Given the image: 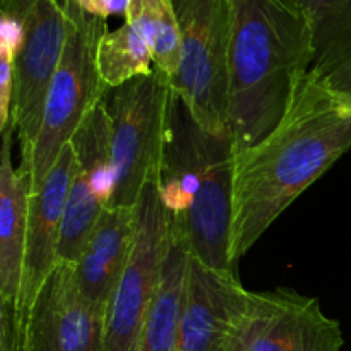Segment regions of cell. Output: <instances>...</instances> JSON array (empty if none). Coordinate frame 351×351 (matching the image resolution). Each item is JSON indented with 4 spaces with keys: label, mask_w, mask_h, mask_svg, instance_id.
I'll list each match as a JSON object with an SVG mask.
<instances>
[{
    "label": "cell",
    "mask_w": 351,
    "mask_h": 351,
    "mask_svg": "<svg viewBox=\"0 0 351 351\" xmlns=\"http://www.w3.org/2000/svg\"><path fill=\"white\" fill-rule=\"evenodd\" d=\"M351 147V98L308 71L280 123L233 158L230 257L235 264Z\"/></svg>",
    "instance_id": "6da1fadb"
},
{
    "label": "cell",
    "mask_w": 351,
    "mask_h": 351,
    "mask_svg": "<svg viewBox=\"0 0 351 351\" xmlns=\"http://www.w3.org/2000/svg\"><path fill=\"white\" fill-rule=\"evenodd\" d=\"M228 2V130L240 151L280 123L317 47L311 16L297 0Z\"/></svg>",
    "instance_id": "7a4b0ae2"
},
{
    "label": "cell",
    "mask_w": 351,
    "mask_h": 351,
    "mask_svg": "<svg viewBox=\"0 0 351 351\" xmlns=\"http://www.w3.org/2000/svg\"><path fill=\"white\" fill-rule=\"evenodd\" d=\"M233 158L230 134L211 132L195 120L171 89L156 185L170 230L189 254L216 271L237 273L230 257L233 213Z\"/></svg>",
    "instance_id": "3957f363"
},
{
    "label": "cell",
    "mask_w": 351,
    "mask_h": 351,
    "mask_svg": "<svg viewBox=\"0 0 351 351\" xmlns=\"http://www.w3.org/2000/svg\"><path fill=\"white\" fill-rule=\"evenodd\" d=\"M64 9L67 17L64 53L48 89L29 163L26 168L17 167L29 180L31 192L43 184L62 149L110 89L98 69L99 41L108 31L106 19L86 12L77 0H64Z\"/></svg>",
    "instance_id": "277c9868"
},
{
    "label": "cell",
    "mask_w": 351,
    "mask_h": 351,
    "mask_svg": "<svg viewBox=\"0 0 351 351\" xmlns=\"http://www.w3.org/2000/svg\"><path fill=\"white\" fill-rule=\"evenodd\" d=\"M170 93V79L156 67L106 93L115 178L108 208H136L143 189L156 180Z\"/></svg>",
    "instance_id": "5b68a950"
},
{
    "label": "cell",
    "mask_w": 351,
    "mask_h": 351,
    "mask_svg": "<svg viewBox=\"0 0 351 351\" xmlns=\"http://www.w3.org/2000/svg\"><path fill=\"white\" fill-rule=\"evenodd\" d=\"M180 29V69L170 81L202 127L228 130V0H171Z\"/></svg>",
    "instance_id": "8992f818"
},
{
    "label": "cell",
    "mask_w": 351,
    "mask_h": 351,
    "mask_svg": "<svg viewBox=\"0 0 351 351\" xmlns=\"http://www.w3.org/2000/svg\"><path fill=\"white\" fill-rule=\"evenodd\" d=\"M170 242V218L153 180L136 204L134 245L106 312V351L137 350L144 321L160 290Z\"/></svg>",
    "instance_id": "52a82bcc"
},
{
    "label": "cell",
    "mask_w": 351,
    "mask_h": 351,
    "mask_svg": "<svg viewBox=\"0 0 351 351\" xmlns=\"http://www.w3.org/2000/svg\"><path fill=\"white\" fill-rule=\"evenodd\" d=\"M67 17L64 0H36L24 41L14 58L10 127L21 147L19 168H26L38 139L45 103L64 53Z\"/></svg>",
    "instance_id": "ba28073f"
},
{
    "label": "cell",
    "mask_w": 351,
    "mask_h": 351,
    "mask_svg": "<svg viewBox=\"0 0 351 351\" xmlns=\"http://www.w3.org/2000/svg\"><path fill=\"white\" fill-rule=\"evenodd\" d=\"M106 96V95H105ZM75 154V170L58 239V263L79 259L99 216L113 195L112 132L105 98L89 112L71 141Z\"/></svg>",
    "instance_id": "9c48e42d"
},
{
    "label": "cell",
    "mask_w": 351,
    "mask_h": 351,
    "mask_svg": "<svg viewBox=\"0 0 351 351\" xmlns=\"http://www.w3.org/2000/svg\"><path fill=\"white\" fill-rule=\"evenodd\" d=\"M343 345L341 326L317 298L276 288L250 291L235 351H339Z\"/></svg>",
    "instance_id": "30bf717a"
},
{
    "label": "cell",
    "mask_w": 351,
    "mask_h": 351,
    "mask_svg": "<svg viewBox=\"0 0 351 351\" xmlns=\"http://www.w3.org/2000/svg\"><path fill=\"white\" fill-rule=\"evenodd\" d=\"M26 351H106V312L81 293L74 264L58 263L24 321Z\"/></svg>",
    "instance_id": "8fae6325"
},
{
    "label": "cell",
    "mask_w": 351,
    "mask_h": 351,
    "mask_svg": "<svg viewBox=\"0 0 351 351\" xmlns=\"http://www.w3.org/2000/svg\"><path fill=\"white\" fill-rule=\"evenodd\" d=\"M249 295L237 273L211 269L189 256L177 351H235Z\"/></svg>",
    "instance_id": "7c38bea8"
},
{
    "label": "cell",
    "mask_w": 351,
    "mask_h": 351,
    "mask_svg": "<svg viewBox=\"0 0 351 351\" xmlns=\"http://www.w3.org/2000/svg\"><path fill=\"white\" fill-rule=\"evenodd\" d=\"M75 170V154L71 143L62 149L43 184L29 194L26 247H24L23 285H21L17 315L24 336V321L31 304L58 264L57 249L60 239L65 202Z\"/></svg>",
    "instance_id": "4fadbf2b"
},
{
    "label": "cell",
    "mask_w": 351,
    "mask_h": 351,
    "mask_svg": "<svg viewBox=\"0 0 351 351\" xmlns=\"http://www.w3.org/2000/svg\"><path fill=\"white\" fill-rule=\"evenodd\" d=\"M134 237L136 208H106L74 263L79 290L99 311L108 312L129 261Z\"/></svg>",
    "instance_id": "5bb4252c"
},
{
    "label": "cell",
    "mask_w": 351,
    "mask_h": 351,
    "mask_svg": "<svg viewBox=\"0 0 351 351\" xmlns=\"http://www.w3.org/2000/svg\"><path fill=\"white\" fill-rule=\"evenodd\" d=\"M14 129L2 132L0 149V302L17 307L23 285L29 180L14 167Z\"/></svg>",
    "instance_id": "9a60e30c"
},
{
    "label": "cell",
    "mask_w": 351,
    "mask_h": 351,
    "mask_svg": "<svg viewBox=\"0 0 351 351\" xmlns=\"http://www.w3.org/2000/svg\"><path fill=\"white\" fill-rule=\"evenodd\" d=\"M189 256L191 254L185 243L171 233L170 250L165 263L160 290L147 312L136 351L178 350Z\"/></svg>",
    "instance_id": "2e32d148"
},
{
    "label": "cell",
    "mask_w": 351,
    "mask_h": 351,
    "mask_svg": "<svg viewBox=\"0 0 351 351\" xmlns=\"http://www.w3.org/2000/svg\"><path fill=\"white\" fill-rule=\"evenodd\" d=\"M125 23L143 34L156 69L171 81L180 69V29L171 0H130Z\"/></svg>",
    "instance_id": "e0dca14e"
},
{
    "label": "cell",
    "mask_w": 351,
    "mask_h": 351,
    "mask_svg": "<svg viewBox=\"0 0 351 351\" xmlns=\"http://www.w3.org/2000/svg\"><path fill=\"white\" fill-rule=\"evenodd\" d=\"M153 53L143 34L129 23L115 31H106L98 47V69L110 89L123 86L132 79L147 75Z\"/></svg>",
    "instance_id": "ac0fdd59"
},
{
    "label": "cell",
    "mask_w": 351,
    "mask_h": 351,
    "mask_svg": "<svg viewBox=\"0 0 351 351\" xmlns=\"http://www.w3.org/2000/svg\"><path fill=\"white\" fill-rule=\"evenodd\" d=\"M311 71L332 91L351 98V26L317 47Z\"/></svg>",
    "instance_id": "d6986e66"
},
{
    "label": "cell",
    "mask_w": 351,
    "mask_h": 351,
    "mask_svg": "<svg viewBox=\"0 0 351 351\" xmlns=\"http://www.w3.org/2000/svg\"><path fill=\"white\" fill-rule=\"evenodd\" d=\"M311 16L315 31V47L343 33L351 26V0H297Z\"/></svg>",
    "instance_id": "ffe728a7"
},
{
    "label": "cell",
    "mask_w": 351,
    "mask_h": 351,
    "mask_svg": "<svg viewBox=\"0 0 351 351\" xmlns=\"http://www.w3.org/2000/svg\"><path fill=\"white\" fill-rule=\"evenodd\" d=\"M36 0H2L0 9V48H5L16 58L24 41L26 24Z\"/></svg>",
    "instance_id": "44dd1931"
},
{
    "label": "cell",
    "mask_w": 351,
    "mask_h": 351,
    "mask_svg": "<svg viewBox=\"0 0 351 351\" xmlns=\"http://www.w3.org/2000/svg\"><path fill=\"white\" fill-rule=\"evenodd\" d=\"M77 3L86 12L106 19L108 16H117V14L127 16L130 0H77Z\"/></svg>",
    "instance_id": "7402d4cb"
}]
</instances>
